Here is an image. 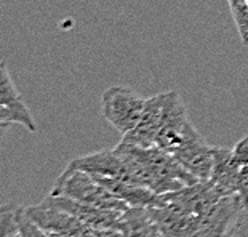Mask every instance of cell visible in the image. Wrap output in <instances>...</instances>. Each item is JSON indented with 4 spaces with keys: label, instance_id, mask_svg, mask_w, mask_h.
<instances>
[{
    "label": "cell",
    "instance_id": "cell-1",
    "mask_svg": "<svg viewBox=\"0 0 248 237\" xmlns=\"http://www.w3.org/2000/svg\"><path fill=\"white\" fill-rule=\"evenodd\" d=\"M50 194L51 196L69 197L77 202L93 205L98 208L115 210V212H125L126 208H130L128 204L115 197L109 189L104 188L101 183H98L90 173L82 170H71L67 167L56 178Z\"/></svg>",
    "mask_w": 248,
    "mask_h": 237
},
{
    "label": "cell",
    "instance_id": "cell-2",
    "mask_svg": "<svg viewBox=\"0 0 248 237\" xmlns=\"http://www.w3.org/2000/svg\"><path fill=\"white\" fill-rule=\"evenodd\" d=\"M162 125L155 146L175 154L197 128L189 120L186 106L178 92H162Z\"/></svg>",
    "mask_w": 248,
    "mask_h": 237
},
{
    "label": "cell",
    "instance_id": "cell-3",
    "mask_svg": "<svg viewBox=\"0 0 248 237\" xmlns=\"http://www.w3.org/2000/svg\"><path fill=\"white\" fill-rule=\"evenodd\" d=\"M144 104L146 98H141L131 88L112 85L106 88L101 96V115L110 127L124 136L133 130Z\"/></svg>",
    "mask_w": 248,
    "mask_h": 237
},
{
    "label": "cell",
    "instance_id": "cell-4",
    "mask_svg": "<svg viewBox=\"0 0 248 237\" xmlns=\"http://www.w3.org/2000/svg\"><path fill=\"white\" fill-rule=\"evenodd\" d=\"M245 210L239 194L221 197L200 217L194 237H228Z\"/></svg>",
    "mask_w": 248,
    "mask_h": 237
},
{
    "label": "cell",
    "instance_id": "cell-5",
    "mask_svg": "<svg viewBox=\"0 0 248 237\" xmlns=\"http://www.w3.org/2000/svg\"><path fill=\"white\" fill-rule=\"evenodd\" d=\"M0 122L3 127L8 124H19L31 133L37 131L35 120L23 101L5 61L0 64Z\"/></svg>",
    "mask_w": 248,
    "mask_h": 237
},
{
    "label": "cell",
    "instance_id": "cell-6",
    "mask_svg": "<svg viewBox=\"0 0 248 237\" xmlns=\"http://www.w3.org/2000/svg\"><path fill=\"white\" fill-rule=\"evenodd\" d=\"M171 156L199 181H208L212 178L215 146H210L199 130H195L186 143Z\"/></svg>",
    "mask_w": 248,
    "mask_h": 237
},
{
    "label": "cell",
    "instance_id": "cell-7",
    "mask_svg": "<svg viewBox=\"0 0 248 237\" xmlns=\"http://www.w3.org/2000/svg\"><path fill=\"white\" fill-rule=\"evenodd\" d=\"M147 210L163 237H194L197 233L200 221L199 215L187 212L176 204L163 201V197L160 205H151Z\"/></svg>",
    "mask_w": 248,
    "mask_h": 237
},
{
    "label": "cell",
    "instance_id": "cell-8",
    "mask_svg": "<svg viewBox=\"0 0 248 237\" xmlns=\"http://www.w3.org/2000/svg\"><path fill=\"white\" fill-rule=\"evenodd\" d=\"M46 205H51L55 208H60L62 212L72 215L82 223H85L92 228L96 229H119L120 228V217L124 212H115V210L98 208L93 205H87L82 202H77L69 197L62 196H51L48 194L44 201Z\"/></svg>",
    "mask_w": 248,
    "mask_h": 237
},
{
    "label": "cell",
    "instance_id": "cell-9",
    "mask_svg": "<svg viewBox=\"0 0 248 237\" xmlns=\"http://www.w3.org/2000/svg\"><path fill=\"white\" fill-rule=\"evenodd\" d=\"M67 168H71V170H82L92 173V175L117 178V180H124L126 183H135L128 167H126L124 159L119 156V152L115 149H103L92 152V154L76 157V159L67 164Z\"/></svg>",
    "mask_w": 248,
    "mask_h": 237
},
{
    "label": "cell",
    "instance_id": "cell-10",
    "mask_svg": "<svg viewBox=\"0 0 248 237\" xmlns=\"http://www.w3.org/2000/svg\"><path fill=\"white\" fill-rule=\"evenodd\" d=\"M162 93L146 98L144 109H142L138 122L133 130L122 136V141L141 147L155 146L162 125Z\"/></svg>",
    "mask_w": 248,
    "mask_h": 237
},
{
    "label": "cell",
    "instance_id": "cell-11",
    "mask_svg": "<svg viewBox=\"0 0 248 237\" xmlns=\"http://www.w3.org/2000/svg\"><path fill=\"white\" fill-rule=\"evenodd\" d=\"M162 197L163 201L176 204L178 207L202 217L216 201H219L224 196H221L218 189L208 180V181H199L195 184H191V186H184L181 189H178V191L162 194Z\"/></svg>",
    "mask_w": 248,
    "mask_h": 237
},
{
    "label": "cell",
    "instance_id": "cell-12",
    "mask_svg": "<svg viewBox=\"0 0 248 237\" xmlns=\"http://www.w3.org/2000/svg\"><path fill=\"white\" fill-rule=\"evenodd\" d=\"M92 175V173H90ZM98 183H101L104 188L109 189L115 197L128 204L130 207H151V205H160L162 196L154 194L147 188H142L140 184L126 183L117 178H109L103 175H92Z\"/></svg>",
    "mask_w": 248,
    "mask_h": 237
},
{
    "label": "cell",
    "instance_id": "cell-13",
    "mask_svg": "<svg viewBox=\"0 0 248 237\" xmlns=\"http://www.w3.org/2000/svg\"><path fill=\"white\" fill-rule=\"evenodd\" d=\"M242 167L237 165L232 156V149L226 147H215V162H213V172H212V181L213 186L218 189L221 196H232L239 194V173Z\"/></svg>",
    "mask_w": 248,
    "mask_h": 237
},
{
    "label": "cell",
    "instance_id": "cell-14",
    "mask_svg": "<svg viewBox=\"0 0 248 237\" xmlns=\"http://www.w3.org/2000/svg\"><path fill=\"white\" fill-rule=\"evenodd\" d=\"M125 237H163L147 207H130L120 217V228Z\"/></svg>",
    "mask_w": 248,
    "mask_h": 237
},
{
    "label": "cell",
    "instance_id": "cell-15",
    "mask_svg": "<svg viewBox=\"0 0 248 237\" xmlns=\"http://www.w3.org/2000/svg\"><path fill=\"white\" fill-rule=\"evenodd\" d=\"M23 207L13 204H5L0 212V237H19V217Z\"/></svg>",
    "mask_w": 248,
    "mask_h": 237
},
{
    "label": "cell",
    "instance_id": "cell-16",
    "mask_svg": "<svg viewBox=\"0 0 248 237\" xmlns=\"http://www.w3.org/2000/svg\"><path fill=\"white\" fill-rule=\"evenodd\" d=\"M228 5L242 44L248 47V0H228Z\"/></svg>",
    "mask_w": 248,
    "mask_h": 237
},
{
    "label": "cell",
    "instance_id": "cell-17",
    "mask_svg": "<svg viewBox=\"0 0 248 237\" xmlns=\"http://www.w3.org/2000/svg\"><path fill=\"white\" fill-rule=\"evenodd\" d=\"M19 228H21L19 237H50L48 233H45L40 226H37L34 221L28 217L24 207H23V212H21V217H19Z\"/></svg>",
    "mask_w": 248,
    "mask_h": 237
},
{
    "label": "cell",
    "instance_id": "cell-18",
    "mask_svg": "<svg viewBox=\"0 0 248 237\" xmlns=\"http://www.w3.org/2000/svg\"><path fill=\"white\" fill-rule=\"evenodd\" d=\"M232 156H234V160L239 167L248 165V135L237 141V144L232 149Z\"/></svg>",
    "mask_w": 248,
    "mask_h": 237
},
{
    "label": "cell",
    "instance_id": "cell-19",
    "mask_svg": "<svg viewBox=\"0 0 248 237\" xmlns=\"http://www.w3.org/2000/svg\"><path fill=\"white\" fill-rule=\"evenodd\" d=\"M228 237H248V208L240 215L234 228L231 229Z\"/></svg>",
    "mask_w": 248,
    "mask_h": 237
},
{
    "label": "cell",
    "instance_id": "cell-20",
    "mask_svg": "<svg viewBox=\"0 0 248 237\" xmlns=\"http://www.w3.org/2000/svg\"><path fill=\"white\" fill-rule=\"evenodd\" d=\"M237 192L242 197L245 208H248V165L242 167L239 173V189H237Z\"/></svg>",
    "mask_w": 248,
    "mask_h": 237
}]
</instances>
